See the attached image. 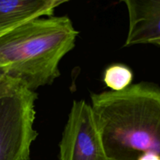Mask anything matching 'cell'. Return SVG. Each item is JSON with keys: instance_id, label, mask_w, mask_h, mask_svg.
<instances>
[{"instance_id": "2", "label": "cell", "mask_w": 160, "mask_h": 160, "mask_svg": "<svg viewBox=\"0 0 160 160\" xmlns=\"http://www.w3.org/2000/svg\"><path fill=\"white\" fill-rule=\"evenodd\" d=\"M78 31L67 16L45 17L0 35V67L35 92L59 76L61 59L74 48Z\"/></svg>"}, {"instance_id": "5", "label": "cell", "mask_w": 160, "mask_h": 160, "mask_svg": "<svg viewBox=\"0 0 160 160\" xmlns=\"http://www.w3.org/2000/svg\"><path fill=\"white\" fill-rule=\"evenodd\" d=\"M129 28L124 46L160 45V0H124Z\"/></svg>"}, {"instance_id": "6", "label": "cell", "mask_w": 160, "mask_h": 160, "mask_svg": "<svg viewBox=\"0 0 160 160\" xmlns=\"http://www.w3.org/2000/svg\"><path fill=\"white\" fill-rule=\"evenodd\" d=\"M63 0H0V28L12 29L28 21L51 17Z\"/></svg>"}, {"instance_id": "1", "label": "cell", "mask_w": 160, "mask_h": 160, "mask_svg": "<svg viewBox=\"0 0 160 160\" xmlns=\"http://www.w3.org/2000/svg\"><path fill=\"white\" fill-rule=\"evenodd\" d=\"M91 98L109 160H160V87L140 82Z\"/></svg>"}, {"instance_id": "4", "label": "cell", "mask_w": 160, "mask_h": 160, "mask_svg": "<svg viewBox=\"0 0 160 160\" xmlns=\"http://www.w3.org/2000/svg\"><path fill=\"white\" fill-rule=\"evenodd\" d=\"M60 160H109L94 120L91 106L74 101L59 143Z\"/></svg>"}, {"instance_id": "3", "label": "cell", "mask_w": 160, "mask_h": 160, "mask_svg": "<svg viewBox=\"0 0 160 160\" xmlns=\"http://www.w3.org/2000/svg\"><path fill=\"white\" fill-rule=\"evenodd\" d=\"M37 94L19 85L0 96V160H29Z\"/></svg>"}, {"instance_id": "7", "label": "cell", "mask_w": 160, "mask_h": 160, "mask_svg": "<svg viewBox=\"0 0 160 160\" xmlns=\"http://www.w3.org/2000/svg\"><path fill=\"white\" fill-rule=\"evenodd\" d=\"M133 81V73L129 67L122 64H113L104 73L103 81L112 92H120L129 87Z\"/></svg>"}, {"instance_id": "8", "label": "cell", "mask_w": 160, "mask_h": 160, "mask_svg": "<svg viewBox=\"0 0 160 160\" xmlns=\"http://www.w3.org/2000/svg\"><path fill=\"white\" fill-rule=\"evenodd\" d=\"M19 85L22 84L18 81L9 78L5 69L0 67V96L7 93Z\"/></svg>"}, {"instance_id": "9", "label": "cell", "mask_w": 160, "mask_h": 160, "mask_svg": "<svg viewBox=\"0 0 160 160\" xmlns=\"http://www.w3.org/2000/svg\"><path fill=\"white\" fill-rule=\"evenodd\" d=\"M11 29H3V28H0V35H2V34H3L4 33L7 32V31H10Z\"/></svg>"}]
</instances>
